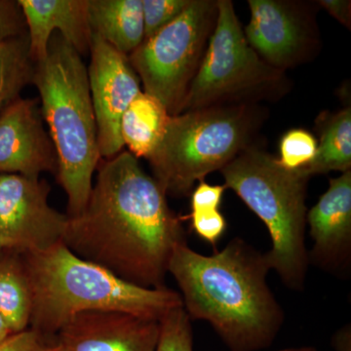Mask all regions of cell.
Returning a JSON list of instances; mask_svg holds the SVG:
<instances>
[{
  "label": "cell",
  "instance_id": "cell-1",
  "mask_svg": "<svg viewBox=\"0 0 351 351\" xmlns=\"http://www.w3.org/2000/svg\"><path fill=\"white\" fill-rule=\"evenodd\" d=\"M186 242L166 193L129 152L98 166L86 206L69 217L63 239L77 257L147 289L166 287L173 251Z\"/></svg>",
  "mask_w": 351,
  "mask_h": 351
},
{
  "label": "cell",
  "instance_id": "cell-2",
  "mask_svg": "<svg viewBox=\"0 0 351 351\" xmlns=\"http://www.w3.org/2000/svg\"><path fill=\"white\" fill-rule=\"evenodd\" d=\"M270 270L265 254L239 237L211 256L178 245L168 265L189 317L209 323L230 351L265 350L283 326Z\"/></svg>",
  "mask_w": 351,
  "mask_h": 351
},
{
  "label": "cell",
  "instance_id": "cell-3",
  "mask_svg": "<svg viewBox=\"0 0 351 351\" xmlns=\"http://www.w3.org/2000/svg\"><path fill=\"white\" fill-rule=\"evenodd\" d=\"M22 254L32 295L29 327L46 338L77 314L117 311L160 321L182 306L180 293L168 287H138L100 265L77 257L61 242Z\"/></svg>",
  "mask_w": 351,
  "mask_h": 351
},
{
  "label": "cell",
  "instance_id": "cell-4",
  "mask_svg": "<svg viewBox=\"0 0 351 351\" xmlns=\"http://www.w3.org/2000/svg\"><path fill=\"white\" fill-rule=\"evenodd\" d=\"M32 83L56 149L58 182L68 196L66 215L77 216L86 206L101 159L87 66L61 34H54L47 56L34 64Z\"/></svg>",
  "mask_w": 351,
  "mask_h": 351
},
{
  "label": "cell",
  "instance_id": "cell-5",
  "mask_svg": "<svg viewBox=\"0 0 351 351\" xmlns=\"http://www.w3.org/2000/svg\"><path fill=\"white\" fill-rule=\"evenodd\" d=\"M226 189L262 219L271 239L265 253L270 269L291 290L304 287L309 267L306 246L309 176L289 170L278 158L251 145L221 170Z\"/></svg>",
  "mask_w": 351,
  "mask_h": 351
},
{
  "label": "cell",
  "instance_id": "cell-6",
  "mask_svg": "<svg viewBox=\"0 0 351 351\" xmlns=\"http://www.w3.org/2000/svg\"><path fill=\"white\" fill-rule=\"evenodd\" d=\"M253 105L217 106L171 117L149 162L166 195H191L196 182L250 147L260 123Z\"/></svg>",
  "mask_w": 351,
  "mask_h": 351
},
{
  "label": "cell",
  "instance_id": "cell-7",
  "mask_svg": "<svg viewBox=\"0 0 351 351\" xmlns=\"http://www.w3.org/2000/svg\"><path fill=\"white\" fill-rule=\"evenodd\" d=\"M283 82L284 71L265 63L247 41L232 2L219 0L213 32L180 113L250 105L276 92Z\"/></svg>",
  "mask_w": 351,
  "mask_h": 351
},
{
  "label": "cell",
  "instance_id": "cell-8",
  "mask_svg": "<svg viewBox=\"0 0 351 351\" xmlns=\"http://www.w3.org/2000/svg\"><path fill=\"white\" fill-rule=\"evenodd\" d=\"M217 14L218 1L191 0L179 17L145 39L128 56L145 93L160 101L171 117L181 112L213 32Z\"/></svg>",
  "mask_w": 351,
  "mask_h": 351
},
{
  "label": "cell",
  "instance_id": "cell-9",
  "mask_svg": "<svg viewBox=\"0 0 351 351\" xmlns=\"http://www.w3.org/2000/svg\"><path fill=\"white\" fill-rule=\"evenodd\" d=\"M50 189L40 178L0 174V237L21 253L63 242L69 216L50 206Z\"/></svg>",
  "mask_w": 351,
  "mask_h": 351
},
{
  "label": "cell",
  "instance_id": "cell-10",
  "mask_svg": "<svg viewBox=\"0 0 351 351\" xmlns=\"http://www.w3.org/2000/svg\"><path fill=\"white\" fill-rule=\"evenodd\" d=\"M87 68L101 158L117 156L124 147L120 123L132 101L142 92L128 56L92 34Z\"/></svg>",
  "mask_w": 351,
  "mask_h": 351
},
{
  "label": "cell",
  "instance_id": "cell-11",
  "mask_svg": "<svg viewBox=\"0 0 351 351\" xmlns=\"http://www.w3.org/2000/svg\"><path fill=\"white\" fill-rule=\"evenodd\" d=\"M250 22L245 38L258 56L284 71L301 63L313 45L309 19L301 7L279 0H249Z\"/></svg>",
  "mask_w": 351,
  "mask_h": 351
},
{
  "label": "cell",
  "instance_id": "cell-12",
  "mask_svg": "<svg viewBox=\"0 0 351 351\" xmlns=\"http://www.w3.org/2000/svg\"><path fill=\"white\" fill-rule=\"evenodd\" d=\"M39 101L19 97L0 114V173L40 178L58 172L56 149Z\"/></svg>",
  "mask_w": 351,
  "mask_h": 351
},
{
  "label": "cell",
  "instance_id": "cell-13",
  "mask_svg": "<svg viewBox=\"0 0 351 351\" xmlns=\"http://www.w3.org/2000/svg\"><path fill=\"white\" fill-rule=\"evenodd\" d=\"M160 321L117 311L77 314L55 337L58 351H156Z\"/></svg>",
  "mask_w": 351,
  "mask_h": 351
},
{
  "label": "cell",
  "instance_id": "cell-14",
  "mask_svg": "<svg viewBox=\"0 0 351 351\" xmlns=\"http://www.w3.org/2000/svg\"><path fill=\"white\" fill-rule=\"evenodd\" d=\"M313 239L309 265L337 276H348L351 265V170L329 180V189L309 211Z\"/></svg>",
  "mask_w": 351,
  "mask_h": 351
},
{
  "label": "cell",
  "instance_id": "cell-15",
  "mask_svg": "<svg viewBox=\"0 0 351 351\" xmlns=\"http://www.w3.org/2000/svg\"><path fill=\"white\" fill-rule=\"evenodd\" d=\"M27 25L32 63L47 56L50 39L59 31L80 55L89 53L92 32L88 0H18Z\"/></svg>",
  "mask_w": 351,
  "mask_h": 351
},
{
  "label": "cell",
  "instance_id": "cell-16",
  "mask_svg": "<svg viewBox=\"0 0 351 351\" xmlns=\"http://www.w3.org/2000/svg\"><path fill=\"white\" fill-rule=\"evenodd\" d=\"M88 22L92 34L126 56L145 39L142 0H88Z\"/></svg>",
  "mask_w": 351,
  "mask_h": 351
},
{
  "label": "cell",
  "instance_id": "cell-17",
  "mask_svg": "<svg viewBox=\"0 0 351 351\" xmlns=\"http://www.w3.org/2000/svg\"><path fill=\"white\" fill-rule=\"evenodd\" d=\"M170 117L160 101L141 92L132 101L120 123L122 141L129 152L149 160L162 142Z\"/></svg>",
  "mask_w": 351,
  "mask_h": 351
},
{
  "label": "cell",
  "instance_id": "cell-18",
  "mask_svg": "<svg viewBox=\"0 0 351 351\" xmlns=\"http://www.w3.org/2000/svg\"><path fill=\"white\" fill-rule=\"evenodd\" d=\"M32 295L22 254L0 250V316L12 334L29 327Z\"/></svg>",
  "mask_w": 351,
  "mask_h": 351
},
{
  "label": "cell",
  "instance_id": "cell-19",
  "mask_svg": "<svg viewBox=\"0 0 351 351\" xmlns=\"http://www.w3.org/2000/svg\"><path fill=\"white\" fill-rule=\"evenodd\" d=\"M309 177L351 170V110L343 108L323 120L320 142L313 162L301 169Z\"/></svg>",
  "mask_w": 351,
  "mask_h": 351
},
{
  "label": "cell",
  "instance_id": "cell-20",
  "mask_svg": "<svg viewBox=\"0 0 351 351\" xmlns=\"http://www.w3.org/2000/svg\"><path fill=\"white\" fill-rule=\"evenodd\" d=\"M34 69L27 34L0 43V114L32 82Z\"/></svg>",
  "mask_w": 351,
  "mask_h": 351
},
{
  "label": "cell",
  "instance_id": "cell-21",
  "mask_svg": "<svg viewBox=\"0 0 351 351\" xmlns=\"http://www.w3.org/2000/svg\"><path fill=\"white\" fill-rule=\"evenodd\" d=\"M156 351H195L191 320L184 306L173 308L160 320Z\"/></svg>",
  "mask_w": 351,
  "mask_h": 351
},
{
  "label": "cell",
  "instance_id": "cell-22",
  "mask_svg": "<svg viewBox=\"0 0 351 351\" xmlns=\"http://www.w3.org/2000/svg\"><path fill=\"white\" fill-rule=\"evenodd\" d=\"M317 147V140L311 132L301 128L292 129L281 138L278 161L286 169H302L313 162Z\"/></svg>",
  "mask_w": 351,
  "mask_h": 351
},
{
  "label": "cell",
  "instance_id": "cell-23",
  "mask_svg": "<svg viewBox=\"0 0 351 351\" xmlns=\"http://www.w3.org/2000/svg\"><path fill=\"white\" fill-rule=\"evenodd\" d=\"M189 2L191 0H142L145 39L152 38L179 17Z\"/></svg>",
  "mask_w": 351,
  "mask_h": 351
},
{
  "label": "cell",
  "instance_id": "cell-24",
  "mask_svg": "<svg viewBox=\"0 0 351 351\" xmlns=\"http://www.w3.org/2000/svg\"><path fill=\"white\" fill-rule=\"evenodd\" d=\"M193 230L201 239L216 246L226 230V221L219 209H205L191 211Z\"/></svg>",
  "mask_w": 351,
  "mask_h": 351
},
{
  "label": "cell",
  "instance_id": "cell-25",
  "mask_svg": "<svg viewBox=\"0 0 351 351\" xmlns=\"http://www.w3.org/2000/svg\"><path fill=\"white\" fill-rule=\"evenodd\" d=\"M27 34V25L19 2L0 0V43Z\"/></svg>",
  "mask_w": 351,
  "mask_h": 351
},
{
  "label": "cell",
  "instance_id": "cell-26",
  "mask_svg": "<svg viewBox=\"0 0 351 351\" xmlns=\"http://www.w3.org/2000/svg\"><path fill=\"white\" fill-rule=\"evenodd\" d=\"M0 351H58L55 339L46 338L27 328L15 332L0 343Z\"/></svg>",
  "mask_w": 351,
  "mask_h": 351
},
{
  "label": "cell",
  "instance_id": "cell-27",
  "mask_svg": "<svg viewBox=\"0 0 351 351\" xmlns=\"http://www.w3.org/2000/svg\"><path fill=\"white\" fill-rule=\"evenodd\" d=\"M226 189L225 186H213L204 181L200 182L191 193V209L193 211L219 209Z\"/></svg>",
  "mask_w": 351,
  "mask_h": 351
},
{
  "label": "cell",
  "instance_id": "cell-28",
  "mask_svg": "<svg viewBox=\"0 0 351 351\" xmlns=\"http://www.w3.org/2000/svg\"><path fill=\"white\" fill-rule=\"evenodd\" d=\"M325 10L341 24L350 29L351 2L350 0H321L318 1Z\"/></svg>",
  "mask_w": 351,
  "mask_h": 351
},
{
  "label": "cell",
  "instance_id": "cell-29",
  "mask_svg": "<svg viewBox=\"0 0 351 351\" xmlns=\"http://www.w3.org/2000/svg\"><path fill=\"white\" fill-rule=\"evenodd\" d=\"M350 328L345 327L335 336L334 346L337 351H351Z\"/></svg>",
  "mask_w": 351,
  "mask_h": 351
},
{
  "label": "cell",
  "instance_id": "cell-30",
  "mask_svg": "<svg viewBox=\"0 0 351 351\" xmlns=\"http://www.w3.org/2000/svg\"><path fill=\"white\" fill-rule=\"evenodd\" d=\"M10 335H12V332H10L5 322H4V320L2 319L1 316H0V343L6 338H8Z\"/></svg>",
  "mask_w": 351,
  "mask_h": 351
},
{
  "label": "cell",
  "instance_id": "cell-31",
  "mask_svg": "<svg viewBox=\"0 0 351 351\" xmlns=\"http://www.w3.org/2000/svg\"><path fill=\"white\" fill-rule=\"evenodd\" d=\"M279 351H318L316 348H311V346H304V348H287V350H282Z\"/></svg>",
  "mask_w": 351,
  "mask_h": 351
},
{
  "label": "cell",
  "instance_id": "cell-32",
  "mask_svg": "<svg viewBox=\"0 0 351 351\" xmlns=\"http://www.w3.org/2000/svg\"><path fill=\"white\" fill-rule=\"evenodd\" d=\"M4 248H12V246H11V244L9 243L8 241H6L5 239H2V237H0V250Z\"/></svg>",
  "mask_w": 351,
  "mask_h": 351
}]
</instances>
